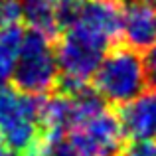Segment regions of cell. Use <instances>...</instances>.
I'll return each instance as SVG.
<instances>
[{"mask_svg": "<svg viewBox=\"0 0 156 156\" xmlns=\"http://www.w3.org/2000/svg\"><path fill=\"white\" fill-rule=\"evenodd\" d=\"M50 156H85V154L81 152L67 136H61V138H57V140H51Z\"/></svg>", "mask_w": 156, "mask_h": 156, "instance_id": "cell-11", "label": "cell"}, {"mask_svg": "<svg viewBox=\"0 0 156 156\" xmlns=\"http://www.w3.org/2000/svg\"><path fill=\"white\" fill-rule=\"evenodd\" d=\"M122 44L136 51H146L156 44V6L146 0H125L121 6Z\"/></svg>", "mask_w": 156, "mask_h": 156, "instance_id": "cell-6", "label": "cell"}, {"mask_svg": "<svg viewBox=\"0 0 156 156\" xmlns=\"http://www.w3.org/2000/svg\"><path fill=\"white\" fill-rule=\"evenodd\" d=\"M144 69H146V83L156 89V44L144 55Z\"/></svg>", "mask_w": 156, "mask_h": 156, "instance_id": "cell-12", "label": "cell"}, {"mask_svg": "<svg viewBox=\"0 0 156 156\" xmlns=\"http://www.w3.org/2000/svg\"><path fill=\"white\" fill-rule=\"evenodd\" d=\"M67 138L85 156H121L129 140L117 111L109 107L75 122L69 129Z\"/></svg>", "mask_w": 156, "mask_h": 156, "instance_id": "cell-5", "label": "cell"}, {"mask_svg": "<svg viewBox=\"0 0 156 156\" xmlns=\"http://www.w3.org/2000/svg\"><path fill=\"white\" fill-rule=\"evenodd\" d=\"M24 2V22L30 30L57 40L61 34V8L51 0H22Z\"/></svg>", "mask_w": 156, "mask_h": 156, "instance_id": "cell-8", "label": "cell"}, {"mask_svg": "<svg viewBox=\"0 0 156 156\" xmlns=\"http://www.w3.org/2000/svg\"><path fill=\"white\" fill-rule=\"evenodd\" d=\"M51 2H55L57 6H71V4L81 2V0H51Z\"/></svg>", "mask_w": 156, "mask_h": 156, "instance_id": "cell-14", "label": "cell"}, {"mask_svg": "<svg viewBox=\"0 0 156 156\" xmlns=\"http://www.w3.org/2000/svg\"><path fill=\"white\" fill-rule=\"evenodd\" d=\"M93 87L113 107L129 103L146 87L144 57L125 44H115L107 50L93 75Z\"/></svg>", "mask_w": 156, "mask_h": 156, "instance_id": "cell-1", "label": "cell"}, {"mask_svg": "<svg viewBox=\"0 0 156 156\" xmlns=\"http://www.w3.org/2000/svg\"><path fill=\"white\" fill-rule=\"evenodd\" d=\"M129 140H156V89H144L129 103L115 107Z\"/></svg>", "mask_w": 156, "mask_h": 156, "instance_id": "cell-7", "label": "cell"}, {"mask_svg": "<svg viewBox=\"0 0 156 156\" xmlns=\"http://www.w3.org/2000/svg\"><path fill=\"white\" fill-rule=\"evenodd\" d=\"M148 4H152V6H156V0H146Z\"/></svg>", "mask_w": 156, "mask_h": 156, "instance_id": "cell-15", "label": "cell"}, {"mask_svg": "<svg viewBox=\"0 0 156 156\" xmlns=\"http://www.w3.org/2000/svg\"><path fill=\"white\" fill-rule=\"evenodd\" d=\"M42 95H30L0 83V138L10 148L26 150L40 134Z\"/></svg>", "mask_w": 156, "mask_h": 156, "instance_id": "cell-4", "label": "cell"}, {"mask_svg": "<svg viewBox=\"0 0 156 156\" xmlns=\"http://www.w3.org/2000/svg\"><path fill=\"white\" fill-rule=\"evenodd\" d=\"M121 156H156V140H126Z\"/></svg>", "mask_w": 156, "mask_h": 156, "instance_id": "cell-10", "label": "cell"}, {"mask_svg": "<svg viewBox=\"0 0 156 156\" xmlns=\"http://www.w3.org/2000/svg\"><path fill=\"white\" fill-rule=\"evenodd\" d=\"M59 79V65L55 57V40L38 30H26L16 63L14 87L30 95H48Z\"/></svg>", "mask_w": 156, "mask_h": 156, "instance_id": "cell-2", "label": "cell"}, {"mask_svg": "<svg viewBox=\"0 0 156 156\" xmlns=\"http://www.w3.org/2000/svg\"><path fill=\"white\" fill-rule=\"evenodd\" d=\"M22 38H24L22 24L0 26V83H8L14 75Z\"/></svg>", "mask_w": 156, "mask_h": 156, "instance_id": "cell-9", "label": "cell"}, {"mask_svg": "<svg viewBox=\"0 0 156 156\" xmlns=\"http://www.w3.org/2000/svg\"><path fill=\"white\" fill-rule=\"evenodd\" d=\"M61 8V32L67 30L91 42L101 50H109L121 36V6L119 0H81Z\"/></svg>", "mask_w": 156, "mask_h": 156, "instance_id": "cell-3", "label": "cell"}, {"mask_svg": "<svg viewBox=\"0 0 156 156\" xmlns=\"http://www.w3.org/2000/svg\"><path fill=\"white\" fill-rule=\"evenodd\" d=\"M0 156H20V152L10 148L8 144H0Z\"/></svg>", "mask_w": 156, "mask_h": 156, "instance_id": "cell-13", "label": "cell"}]
</instances>
